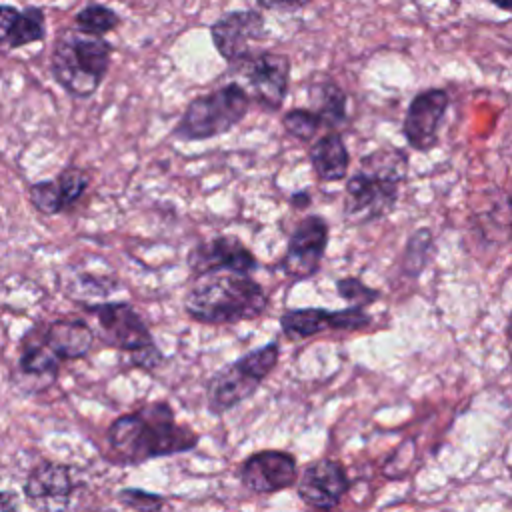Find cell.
<instances>
[{
	"label": "cell",
	"instance_id": "cell-26",
	"mask_svg": "<svg viewBox=\"0 0 512 512\" xmlns=\"http://www.w3.org/2000/svg\"><path fill=\"white\" fill-rule=\"evenodd\" d=\"M28 200L36 212L44 216H56L64 212V204L56 186V180H40L28 186Z\"/></svg>",
	"mask_w": 512,
	"mask_h": 512
},
{
	"label": "cell",
	"instance_id": "cell-3",
	"mask_svg": "<svg viewBox=\"0 0 512 512\" xmlns=\"http://www.w3.org/2000/svg\"><path fill=\"white\" fill-rule=\"evenodd\" d=\"M408 174V156L396 146H380L362 156L358 172L348 176L344 188V218L350 224H370L386 218Z\"/></svg>",
	"mask_w": 512,
	"mask_h": 512
},
{
	"label": "cell",
	"instance_id": "cell-1",
	"mask_svg": "<svg viewBox=\"0 0 512 512\" xmlns=\"http://www.w3.org/2000/svg\"><path fill=\"white\" fill-rule=\"evenodd\" d=\"M200 436L196 430L176 422L168 402H148L118 416L106 430L112 460L122 466H138L152 458L190 452Z\"/></svg>",
	"mask_w": 512,
	"mask_h": 512
},
{
	"label": "cell",
	"instance_id": "cell-5",
	"mask_svg": "<svg viewBox=\"0 0 512 512\" xmlns=\"http://www.w3.org/2000/svg\"><path fill=\"white\" fill-rule=\"evenodd\" d=\"M250 104L252 98L244 86L236 82L218 86L188 102L172 136L182 142H200L226 134L246 118Z\"/></svg>",
	"mask_w": 512,
	"mask_h": 512
},
{
	"label": "cell",
	"instance_id": "cell-27",
	"mask_svg": "<svg viewBox=\"0 0 512 512\" xmlns=\"http://www.w3.org/2000/svg\"><path fill=\"white\" fill-rule=\"evenodd\" d=\"M336 292L350 306H358V308L370 306L372 302H376L380 298V292L376 288L364 284L360 278H354V276L336 280Z\"/></svg>",
	"mask_w": 512,
	"mask_h": 512
},
{
	"label": "cell",
	"instance_id": "cell-8",
	"mask_svg": "<svg viewBox=\"0 0 512 512\" xmlns=\"http://www.w3.org/2000/svg\"><path fill=\"white\" fill-rule=\"evenodd\" d=\"M236 66L248 82L250 98L266 110H278L284 104L290 84V58L280 52L256 50L242 58Z\"/></svg>",
	"mask_w": 512,
	"mask_h": 512
},
{
	"label": "cell",
	"instance_id": "cell-2",
	"mask_svg": "<svg viewBox=\"0 0 512 512\" xmlns=\"http://www.w3.org/2000/svg\"><path fill=\"white\" fill-rule=\"evenodd\" d=\"M266 308V290L250 274L234 270L194 274L184 296L186 314L202 324L248 322L260 318Z\"/></svg>",
	"mask_w": 512,
	"mask_h": 512
},
{
	"label": "cell",
	"instance_id": "cell-4",
	"mask_svg": "<svg viewBox=\"0 0 512 512\" xmlns=\"http://www.w3.org/2000/svg\"><path fill=\"white\" fill-rule=\"evenodd\" d=\"M110 60L112 46L104 36L68 26L56 34L50 54V72L64 92L84 100L100 88L108 74Z\"/></svg>",
	"mask_w": 512,
	"mask_h": 512
},
{
	"label": "cell",
	"instance_id": "cell-22",
	"mask_svg": "<svg viewBox=\"0 0 512 512\" xmlns=\"http://www.w3.org/2000/svg\"><path fill=\"white\" fill-rule=\"evenodd\" d=\"M74 26L88 34L104 36L120 26V16L112 8L92 2V4H86L80 12H76Z\"/></svg>",
	"mask_w": 512,
	"mask_h": 512
},
{
	"label": "cell",
	"instance_id": "cell-20",
	"mask_svg": "<svg viewBox=\"0 0 512 512\" xmlns=\"http://www.w3.org/2000/svg\"><path fill=\"white\" fill-rule=\"evenodd\" d=\"M308 158L320 182H340L348 176L350 154L338 132H330L314 140L308 150Z\"/></svg>",
	"mask_w": 512,
	"mask_h": 512
},
{
	"label": "cell",
	"instance_id": "cell-29",
	"mask_svg": "<svg viewBox=\"0 0 512 512\" xmlns=\"http://www.w3.org/2000/svg\"><path fill=\"white\" fill-rule=\"evenodd\" d=\"M132 362L140 368H146V370H152L154 366H158L162 362V352L156 344L144 348V350H138L132 354Z\"/></svg>",
	"mask_w": 512,
	"mask_h": 512
},
{
	"label": "cell",
	"instance_id": "cell-30",
	"mask_svg": "<svg viewBox=\"0 0 512 512\" xmlns=\"http://www.w3.org/2000/svg\"><path fill=\"white\" fill-rule=\"evenodd\" d=\"M262 8L268 10H282V12H292L308 6L312 0H256Z\"/></svg>",
	"mask_w": 512,
	"mask_h": 512
},
{
	"label": "cell",
	"instance_id": "cell-13",
	"mask_svg": "<svg viewBox=\"0 0 512 512\" xmlns=\"http://www.w3.org/2000/svg\"><path fill=\"white\" fill-rule=\"evenodd\" d=\"M238 478L252 494H274L296 484L298 462L286 450H260L240 464Z\"/></svg>",
	"mask_w": 512,
	"mask_h": 512
},
{
	"label": "cell",
	"instance_id": "cell-25",
	"mask_svg": "<svg viewBox=\"0 0 512 512\" xmlns=\"http://www.w3.org/2000/svg\"><path fill=\"white\" fill-rule=\"evenodd\" d=\"M282 124L290 136L300 142H310L322 128L320 116L310 108H292L282 116Z\"/></svg>",
	"mask_w": 512,
	"mask_h": 512
},
{
	"label": "cell",
	"instance_id": "cell-23",
	"mask_svg": "<svg viewBox=\"0 0 512 512\" xmlns=\"http://www.w3.org/2000/svg\"><path fill=\"white\" fill-rule=\"evenodd\" d=\"M54 180H56V186H58L64 210L72 208L84 196V192L90 186L88 172L84 168H80V166H74V164L62 168Z\"/></svg>",
	"mask_w": 512,
	"mask_h": 512
},
{
	"label": "cell",
	"instance_id": "cell-21",
	"mask_svg": "<svg viewBox=\"0 0 512 512\" xmlns=\"http://www.w3.org/2000/svg\"><path fill=\"white\" fill-rule=\"evenodd\" d=\"M308 100H310V110H314L322 126L328 128H338L340 124L346 122V94L344 90L330 78L314 80L308 88Z\"/></svg>",
	"mask_w": 512,
	"mask_h": 512
},
{
	"label": "cell",
	"instance_id": "cell-10",
	"mask_svg": "<svg viewBox=\"0 0 512 512\" xmlns=\"http://www.w3.org/2000/svg\"><path fill=\"white\" fill-rule=\"evenodd\" d=\"M328 246V224L320 214L304 216L288 238L282 268L292 280L312 278L322 264Z\"/></svg>",
	"mask_w": 512,
	"mask_h": 512
},
{
	"label": "cell",
	"instance_id": "cell-16",
	"mask_svg": "<svg viewBox=\"0 0 512 512\" xmlns=\"http://www.w3.org/2000/svg\"><path fill=\"white\" fill-rule=\"evenodd\" d=\"M74 490V478L72 468L62 462L52 460H40L36 462L24 484L22 492L24 498L42 508H54V506H66Z\"/></svg>",
	"mask_w": 512,
	"mask_h": 512
},
{
	"label": "cell",
	"instance_id": "cell-7",
	"mask_svg": "<svg viewBox=\"0 0 512 512\" xmlns=\"http://www.w3.org/2000/svg\"><path fill=\"white\" fill-rule=\"evenodd\" d=\"M86 314L94 320V336L104 344L122 350L138 352L154 344V338L140 318V314L128 302H100V304H82Z\"/></svg>",
	"mask_w": 512,
	"mask_h": 512
},
{
	"label": "cell",
	"instance_id": "cell-28",
	"mask_svg": "<svg viewBox=\"0 0 512 512\" xmlns=\"http://www.w3.org/2000/svg\"><path fill=\"white\" fill-rule=\"evenodd\" d=\"M120 504L134 510H160L164 506V496L144 492L140 488H122L118 492Z\"/></svg>",
	"mask_w": 512,
	"mask_h": 512
},
{
	"label": "cell",
	"instance_id": "cell-32",
	"mask_svg": "<svg viewBox=\"0 0 512 512\" xmlns=\"http://www.w3.org/2000/svg\"><path fill=\"white\" fill-rule=\"evenodd\" d=\"M18 508V502H16V496L12 492H6V490H0V512H12Z\"/></svg>",
	"mask_w": 512,
	"mask_h": 512
},
{
	"label": "cell",
	"instance_id": "cell-19",
	"mask_svg": "<svg viewBox=\"0 0 512 512\" xmlns=\"http://www.w3.org/2000/svg\"><path fill=\"white\" fill-rule=\"evenodd\" d=\"M62 360L46 346L42 340L36 324L22 336L20 346H18V370L36 380L38 388L50 386L58 372H60Z\"/></svg>",
	"mask_w": 512,
	"mask_h": 512
},
{
	"label": "cell",
	"instance_id": "cell-33",
	"mask_svg": "<svg viewBox=\"0 0 512 512\" xmlns=\"http://www.w3.org/2000/svg\"><path fill=\"white\" fill-rule=\"evenodd\" d=\"M496 8H500V10H504V12H508L510 8H512V0H490Z\"/></svg>",
	"mask_w": 512,
	"mask_h": 512
},
{
	"label": "cell",
	"instance_id": "cell-18",
	"mask_svg": "<svg viewBox=\"0 0 512 512\" xmlns=\"http://www.w3.org/2000/svg\"><path fill=\"white\" fill-rule=\"evenodd\" d=\"M46 38V16L38 6L22 12L10 4H0V52H10Z\"/></svg>",
	"mask_w": 512,
	"mask_h": 512
},
{
	"label": "cell",
	"instance_id": "cell-12",
	"mask_svg": "<svg viewBox=\"0 0 512 512\" xmlns=\"http://www.w3.org/2000/svg\"><path fill=\"white\" fill-rule=\"evenodd\" d=\"M448 104L450 96L444 88H428L412 98L402 122V134L410 148L428 152L438 144Z\"/></svg>",
	"mask_w": 512,
	"mask_h": 512
},
{
	"label": "cell",
	"instance_id": "cell-24",
	"mask_svg": "<svg viewBox=\"0 0 512 512\" xmlns=\"http://www.w3.org/2000/svg\"><path fill=\"white\" fill-rule=\"evenodd\" d=\"M430 248H432V232L428 228H418L406 244L404 256H402V270L408 276H418L422 272V268L428 262L430 256Z\"/></svg>",
	"mask_w": 512,
	"mask_h": 512
},
{
	"label": "cell",
	"instance_id": "cell-14",
	"mask_svg": "<svg viewBox=\"0 0 512 512\" xmlns=\"http://www.w3.org/2000/svg\"><path fill=\"white\" fill-rule=\"evenodd\" d=\"M348 490L350 480L346 468L332 458L310 462L296 478L298 498L316 510L336 508Z\"/></svg>",
	"mask_w": 512,
	"mask_h": 512
},
{
	"label": "cell",
	"instance_id": "cell-15",
	"mask_svg": "<svg viewBox=\"0 0 512 512\" xmlns=\"http://www.w3.org/2000/svg\"><path fill=\"white\" fill-rule=\"evenodd\" d=\"M194 274L208 270H234L250 274L260 264L246 244L234 234H220L208 242H200L188 256Z\"/></svg>",
	"mask_w": 512,
	"mask_h": 512
},
{
	"label": "cell",
	"instance_id": "cell-11",
	"mask_svg": "<svg viewBox=\"0 0 512 512\" xmlns=\"http://www.w3.org/2000/svg\"><path fill=\"white\" fill-rule=\"evenodd\" d=\"M372 316L358 306L340 310L326 308H288L280 316V328L292 338H310L320 332H358L370 326Z\"/></svg>",
	"mask_w": 512,
	"mask_h": 512
},
{
	"label": "cell",
	"instance_id": "cell-17",
	"mask_svg": "<svg viewBox=\"0 0 512 512\" xmlns=\"http://www.w3.org/2000/svg\"><path fill=\"white\" fill-rule=\"evenodd\" d=\"M46 346L62 360L84 358L94 346V330L82 318H56L36 324Z\"/></svg>",
	"mask_w": 512,
	"mask_h": 512
},
{
	"label": "cell",
	"instance_id": "cell-31",
	"mask_svg": "<svg viewBox=\"0 0 512 512\" xmlns=\"http://www.w3.org/2000/svg\"><path fill=\"white\" fill-rule=\"evenodd\" d=\"M288 202H290V206L292 208H296V210H302V208H308L310 206V202H312V196H310V190H296V192H292L290 194V198H288Z\"/></svg>",
	"mask_w": 512,
	"mask_h": 512
},
{
	"label": "cell",
	"instance_id": "cell-6",
	"mask_svg": "<svg viewBox=\"0 0 512 512\" xmlns=\"http://www.w3.org/2000/svg\"><path fill=\"white\" fill-rule=\"evenodd\" d=\"M280 358L278 342L254 348L232 364L212 374L206 382V406L212 414H224L254 396L264 378L276 368Z\"/></svg>",
	"mask_w": 512,
	"mask_h": 512
},
{
	"label": "cell",
	"instance_id": "cell-9",
	"mask_svg": "<svg viewBox=\"0 0 512 512\" xmlns=\"http://www.w3.org/2000/svg\"><path fill=\"white\" fill-rule=\"evenodd\" d=\"M216 52L232 66L256 52V44L266 38V22L258 10H232L216 18L210 26Z\"/></svg>",
	"mask_w": 512,
	"mask_h": 512
}]
</instances>
